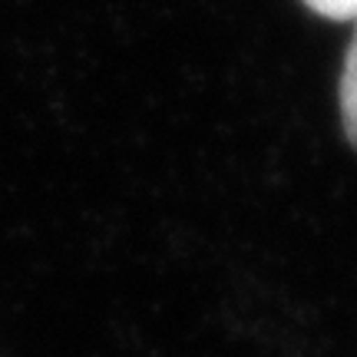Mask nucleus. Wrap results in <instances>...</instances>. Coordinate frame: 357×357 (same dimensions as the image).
Masks as SVG:
<instances>
[{
    "label": "nucleus",
    "instance_id": "2",
    "mask_svg": "<svg viewBox=\"0 0 357 357\" xmlns=\"http://www.w3.org/2000/svg\"><path fill=\"white\" fill-rule=\"evenodd\" d=\"M307 10L321 13V17H328V20H354L357 17V0H301Z\"/></svg>",
    "mask_w": 357,
    "mask_h": 357
},
{
    "label": "nucleus",
    "instance_id": "1",
    "mask_svg": "<svg viewBox=\"0 0 357 357\" xmlns=\"http://www.w3.org/2000/svg\"><path fill=\"white\" fill-rule=\"evenodd\" d=\"M351 24H354V37H351V47H347V53H344V70H341L337 100H341V126H344V136L357 149V17Z\"/></svg>",
    "mask_w": 357,
    "mask_h": 357
}]
</instances>
